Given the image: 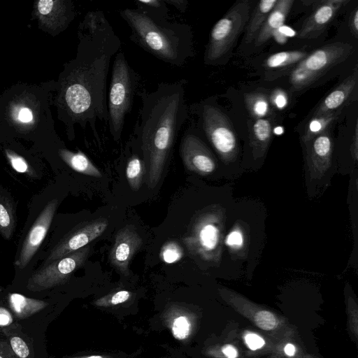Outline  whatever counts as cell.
<instances>
[{
	"mask_svg": "<svg viewBox=\"0 0 358 358\" xmlns=\"http://www.w3.org/2000/svg\"><path fill=\"white\" fill-rule=\"evenodd\" d=\"M58 205L57 199L49 200L29 227L16 253L14 264L17 269L27 267L41 247L53 222Z\"/></svg>",
	"mask_w": 358,
	"mask_h": 358,
	"instance_id": "obj_12",
	"label": "cell"
},
{
	"mask_svg": "<svg viewBox=\"0 0 358 358\" xmlns=\"http://www.w3.org/2000/svg\"><path fill=\"white\" fill-rule=\"evenodd\" d=\"M358 83V71L356 66L353 73L331 91L316 109L314 116L338 112L352 96Z\"/></svg>",
	"mask_w": 358,
	"mask_h": 358,
	"instance_id": "obj_18",
	"label": "cell"
},
{
	"mask_svg": "<svg viewBox=\"0 0 358 358\" xmlns=\"http://www.w3.org/2000/svg\"><path fill=\"white\" fill-rule=\"evenodd\" d=\"M171 330L174 336L178 339L185 338L190 330V323L185 316H178L174 319Z\"/></svg>",
	"mask_w": 358,
	"mask_h": 358,
	"instance_id": "obj_31",
	"label": "cell"
},
{
	"mask_svg": "<svg viewBox=\"0 0 358 358\" xmlns=\"http://www.w3.org/2000/svg\"><path fill=\"white\" fill-rule=\"evenodd\" d=\"M271 138L272 124L268 119H257L250 123V145L255 159L264 156L269 147Z\"/></svg>",
	"mask_w": 358,
	"mask_h": 358,
	"instance_id": "obj_20",
	"label": "cell"
},
{
	"mask_svg": "<svg viewBox=\"0 0 358 358\" xmlns=\"http://www.w3.org/2000/svg\"><path fill=\"white\" fill-rule=\"evenodd\" d=\"M251 8L250 1H237L211 29L204 62L213 64L224 56L247 24Z\"/></svg>",
	"mask_w": 358,
	"mask_h": 358,
	"instance_id": "obj_9",
	"label": "cell"
},
{
	"mask_svg": "<svg viewBox=\"0 0 358 358\" xmlns=\"http://www.w3.org/2000/svg\"><path fill=\"white\" fill-rule=\"evenodd\" d=\"M61 303L55 296L36 298L8 287L0 291V329L20 328L45 338L49 324L56 318Z\"/></svg>",
	"mask_w": 358,
	"mask_h": 358,
	"instance_id": "obj_4",
	"label": "cell"
},
{
	"mask_svg": "<svg viewBox=\"0 0 358 358\" xmlns=\"http://www.w3.org/2000/svg\"><path fill=\"white\" fill-rule=\"evenodd\" d=\"M295 347L291 343L287 344L285 347V354L288 356H293L295 353Z\"/></svg>",
	"mask_w": 358,
	"mask_h": 358,
	"instance_id": "obj_44",
	"label": "cell"
},
{
	"mask_svg": "<svg viewBox=\"0 0 358 358\" xmlns=\"http://www.w3.org/2000/svg\"><path fill=\"white\" fill-rule=\"evenodd\" d=\"M337 117L336 112L313 116L306 127L301 138L302 142L306 145L315 137L327 131Z\"/></svg>",
	"mask_w": 358,
	"mask_h": 358,
	"instance_id": "obj_24",
	"label": "cell"
},
{
	"mask_svg": "<svg viewBox=\"0 0 358 358\" xmlns=\"http://www.w3.org/2000/svg\"><path fill=\"white\" fill-rule=\"evenodd\" d=\"M306 146L309 175L313 179H320L331 165L333 142L329 131L315 137Z\"/></svg>",
	"mask_w": 358,
	"mask_h": 358,
	"instance_id": "obj_17",
	"label": "cell"
},
{
	"mask_svg": "<svg viewBox=\"0 0 358 358\" xmlns=\"http://www.w3.org/2000/svg\"><path fill=\"white\" fill-rule=\"evenodd\" d=\"M179 152L185 167L189 171L206 176L213 173L217 168L212 152L191 128L183 134Z\"/></svg>",
	"mask_w": 358,
	"mask_h": 358,
	"instance_id": "obj_13",
	"label": "cell"
},
{
	"mask_svg": "<svg viewBox=\"0 0 358 358\" xmlns=\"http://www.w3.org/2000/svg\"><path fill=\"white\" fill-rule=\"evenodd\" d=\"M18 119L23 122H29L33 120V115L28 108H22L18 113Z\"/></svg>",
	"mask_w": 358,
	"mask_h": 358,
	"instance_id": "obj_42",
	"label": "cell"
},
{
	"mask_svg": "<svg viewBox=\"0 0 358 358\" xmlns=\"http://www.w3.org/2000/svg\"><path fill=\"white\" fill-rule=\"evenodd\" d=\"M269 101L275 108L282 109L287 106L288 98L284 90L276 89L272 92Z\"/></svg>",
	"mask_w": 358,
	"mask_h": 358,
	"instance_id": "obj_35",
	"label": "cell"
},
{
	"mask_svg": "<svg viewBox=\"0 0 358 358\" xmlns=\"http://www.w3.org/2000/svg\"><path fill=\"white\" fill-rule=\"evenodd\" d=\"M56 2L52 0H41L38 3V9L41 14L47 15L52 12Z\"/></svg>",
	"mask_w": 358,
	"mask_h": 358,
	"instance_id": "obj_38",
	"label": "cell"
},
{
	"mask_svg": "<svg viewBox=\"0 0 358 358\" xmlns=\"http://www.w3.org/2000/svg\"><path fill=\"white\" fill-rule=\"evenodd\" d=\"M138 81V73L120 50L112 64L107 101L109 131L116 141L121 138L125 119L132 108Z\"/></svg>",
	"mask_w": 358,
	"mask_h": 358,
	"instance_id": "obj_5",
	"label": "cell"
},
{
	"mask_svg": "<svg viewBox=\"0 0 358 358\" xmlns=\"http://www.w3.org/2000/svg\"><path fill=\"white\" fill-rule=\"evenodd\" d=\"M0 358H14L6 336L0 331Z\"/></svg>",
	"mask_w": 358,
	"mask_h": 358,
	"instance_id": "obj_36",
	"label": "cell"
},
{
	"mask_svg": "<svg viewBox=\"0 0 358 358\" xmlns=\"http://www.w3.org/2000/svg\"><path fill=\"white\" fill-rule=\"evenodd\" d=\"M142 238L134 225L120 229L108 255L110 264L124 275H128L130 262L142 245Z\"/></svg>",
	"mask_w": 358,
	"mask_h": 358,
	"instance_id": "obj_14",
	"label": "cell"
},
{
	"mask_svg": "<svg viewBox=\"0 0 358 358\" xmlns=\"http://www.w3.org/2000/svg\"><path fill=\"white\" fill-rule=\"evenodd\" d=\"M80 43L67 77L64 100L72 122L90 125L99 139L97 121L108 123L107 78L121 40L103 11L90 10L79 27Z\"/></svg>",
	"mask_w": 358,
	"mask_h": 358,
	"instance_id": "obj_1",
	"label": "cell"
},
{
	"mask_svg": "<svg viewBox=\"0 0 358 358\" xmlns=\"http://www.w3.org/2000/svg\"><path fill=\"white\" fill-rule=\"evenodd\" d=\"M348 2V1L346 0L320 1L298 31V38L301 39H315L317 38L332 22L338 10Z\"/></svg>",
	"mask_w": 358,
	"mask_h": 358,
	"instance_id": "obj_15",
	"label": "cell"
},
{
	"mask_svg": "<svg viewBox=\"0 0 358 358\" xmlns=\"http://www.w3.org/2000/svg\"><path fill=\"white\" fill-rule=\"evenodd\" d=\"M131 294V293L127 290L117 291L109 296L99 299L98 303L102 304L117 305L127 301L130 298Z\"/></svg>",
	"mask_w": 358,
	"mask_h": 358,
	"instance_id": "obj_34",
	"label": "cell"
},
{
	"mask_svg": "<svg viewBox=\"0 0 358 358\" xmlns=\"http://www.w3.org/2000/svg\"><path fill=\"white\" fill-rule=\"evenodd\" d=\"M63 358H104L102 356L100 355H92V356H87V357H66Z\"/></svg>",
	"mask_w": 358,
	"mask_h": 358,
	"instance_id": "obj_45",
	"label": "cell"
},
{
	"mask_svg": "<svg viewBox=\"0 0 358 358\" xmlns=\"http://www.w3.org/2000/svg\"><path fill=\"white\" fill-rule=\"evenodd\" d=\"M17 225L16 205L11 194L0 185V234L10 240Z\"/></svg>",
	"mask_w": 358,
	"mask_h": 358,
	"instance_id": "obj_21",
	"label": "cell"
},
{
	"mask_svg": "<svg viewBox=\"0 0 358 358\" xmlns=\"http://www.w3.org/2000/svg\"><path fill=\"white\" fill-rule=\"evenodd\" d=\"M255 322L262 329L271 330L277 325L275 316L267 310H261L255 314Z\"/></svg>",
	"mask_w": 358,
	"mask_h": 358,
	"instance_id": "obj_32",
	"label": "cell"
},
{
	"mask_svg": "<svg viewBox=\"0 0 358 358\" xmlns=\"http://www.w3.org/2000/svg\"><path fill=\"white\" fill-rule=\"evenodd\" d=\"M350 152L353 159L356 162L358 159V124L356 123L355 132L352 139Z\"/></svg>",
	"mask_w": 358,
	"mask_h": 358,
	"instance_id": "obj_39",
	"label": "cell"
},
{
	"mask_svg": "<svg viewBox=\"0 0 358 358\" xmlns=\"http://www.w3.org/2000/svg\"><path fill=\"white\" fill-rule=\"evenodd\" d=\"M294 2V0H278L255 40L256 46L265 43L279 30L283 25Z\"/></svg>",
	"mask_w": 358,
	"mask_h": 358,
	"instance_id": "obj_19",
	"label": "cell"
},
{
	"mask_svg": "<svg viewBox=\"0 0 358 358\" xmlns=\"http://www.w3.org/2000/svg\"><path fill=\"white\" fill-rule=\"evenodd\" d=\"M145 173V164L138 153L132 154L127 162L125 173L129 187L134 191H138L142 184L143 178Z\"/></svg>",
	"mask_w": 358,
	"mask_h": 358,
	"instance_id": "obj_28",
	"label": "cell"
},
{
	"mask_svg": "<svg viewBox=\"0 0 358 358\" xmlns=\"http://www.w3.org/2000/svg\"><path fill=\"white\" fill-rule=\"evenodd\" d=\"M167 5H171L176 8L180 13H185L188 6L187 0H164Z\"/></svg>",
	"mask_w": 358,
	"mask_h": 358,
	"instance_id": "obj_41",
	"label": "cell"
},
{
	"mask_svg": "<svg viewBox=\"0 0 358 358\" xmlns=\"http://www.w3.org/2000/svg\"><path fill=\"white\" fill-rule=\"evenodd\" d=\"M308 55L304 50L282 51L273 54L265 60L268 69H280L299 63Z\"/></svg>",
	"mask_w": 358,
	"mask_h": 358,
	"instance_id": "obj_27",
	"label": "cell"
},
{
	"mask_svg": "<svg viewBox=\"0 0 358 358\" xmlns=\"http://www.w3.org/2000/svg\"><path fill=\"white\" fill-rule=\"evenodd\" d=\"M138 10L158 20H169L168 5L164 0H136Z\"/></svg>",
	"mask_w": 358,
	"mask_h": 358,
	"instance_id": "obj_29",
	"label": "cell"
},
{
	"mask_svg": "<svg viewBox=\"0 0 358 358\" xmlns=\"http://www.w3.org/2000/svg\"><path fill=\"white\" fill-rule=\"evenodd\" d=\"M350 29L352 34L355 38L358 37V8L355 9L351 13V17L350 20Z\"/></svg>",
	"mask_w": 358,
	"mask_h": 358,
	"instance_id": "obj_40",
	"label": "cell"
},
{
	"mask_svg": "<svg viewBox=\"0 0 358 358\" xmlns=\"http://www.w3.org/2000/svg\"><path fill=\"white\" fill-rule=\"evenodd\" d=\"M121 17L130 29L129 39L157 59L182 67L193 56L191 27L169 20H158L138 8H124Z\"/></svg>",
	"mask_w": 358,
	"mask_h": 358,
	"instance_id": "obj_3",
	"label": "cell"
},
{
	"mask_svg": "<svg viewBox=\"0 0 358 358\" xmlns=\"http://www.w3.org/2000/svg\"><path fill=\"white\" fill-rule=\"evenodd\" d=\"M278 0H262L255 7L245 27V43L255 41Z\"/></svg>",
	"mask_w": 358,
	"mask_h": 358,
	"instance_id": "obj_22",
	"label": "cell"
},
{
	"mask_svg": "<svg viewBox=\"0 0 358 358\" xmlns=\"http://www.w3.org/2000/svg\"><path fill=\"white\" fill-rule=\"evenodd\" d=\"M224 243L231 255L241 257L246 254L248 237L245 228L236 223L224 238Z\"/></svg>",
	"mask_w": 358,
	"mask_h": 358,
	"instance_id": "obj_25",
	"label": "cell"
},
{
	"mask_svg": "<svg viewBox=\"0 0 358 358\" xmlns=\"http://www.w3.org/2000/svg\"><path fill=\"white\" fill-rule=\"evenodd\" d=\"M224 229V210L215 206L194 218L182 241L191 255L217 265L222 258Z\"/></svg>",
	"mask_w": 358,
	"mask_h": 358,
	"instance_id": "obj_6",
	"label": "cell"
},
{
	"mask_svg": "<svg viewBox=\"0 0 358 358\" xmlns=\"http://www.w3.org/2000/svg\"><path fill=\"white\" fill-rule=\"evenodd\" d=\"M194 113L199 114L202 129L220 159L225 164L234 162L238 153L236 133L228 118L218 107L204 102Z\"/></svg>",
	"mask_w": 358,
	"mask_h": 358,
	"instance_id": "obj_10",
	"label": "cell"
},
{
	"mask_svg": "<svg viewBox=\"0 0 358 358\" xmlns=\"http://www.w3.org/2000/svg\"><path fill=\"white\" fill-rule=\"evenodd\" d=\"M245 340L248 346L253 350L261 348L264 345V339L255 334L246 335Z\"/></svg>",
	"mask_w": 358,
	"mask_h": 358,
	"instance_id": "obj_37",
	"label": "cell"
},
{
	"mask_svg": "<svg viewBox=\"0 0 358 358\" xmlns=\"http://www.w3.org/2000/svg\"><path fill=\"white\" fill-rule=\"evenodd\" d=\"M60 155L64 162L75 171L94 178L102 177L99 169L83 152L62 150Z\"/></svg>",
	"mask_w": 358,
	"mask_h": 358,
	"instance_id": "obj_23",
	"label": "cell"
},
{
	"mask_svg": "<svg viewBox=\"0 0 358 358\" xmlns=\"http://www.w3.org/2000/svg\"><path fill=\"white\" fill-rule=\"evenodd\" d=\"M6 336L14 358H50L45 338L31 335L20 328L0 329Z\"/></svg>",
	"mask_w": 358,
	"mask_h": 358,
	"instance_id": "obj_16",
	"label": "cell"
},
{
	"mask_svg": "<svg viewBox=\"0 0 358 358\" xmlns=\"http://www.w3.org/2000/svg\"><path fill=\"white\" fill-rule=\"evenodd\" d=\"M184 256V251L180 245L176 241H170L165 243L159 252L160 259L166 264L179 262Z\"/></svg>",
	"mask_w": 358,
	"mask_h": 358,
	"instance_id": "obj_30",
	"label": "cell"
},
{
	"mask_svg": "<svg viewBox=\"0 0 358 358\" xmlns=\"http://www.w3.org/2000/svg\"><path fill=\"white\" fill-rule=\"evenodd\" d=\"M90 252V247L86 245L45 266H39L24 281L8 287L33 297H50V292L52 289L66 283L84 264Z\"/></svg>",
	"mask_w": 358,
	"mask_h": 358,
	"instance_id": "obj_7",
	"label": "cell"
},
{
	"mask_svg": "<svg viewBox=\"0 0 358 358\" xmlns=\"http://www.w3.org/2000/svg\"><path fill=\"white\" fill-rule=\"evenodd\" d=\"M7 156L10 161L11 166L17 172L20 173H25L32 177L36 176V175L31 172L29 164L22 157H20L11 152H8Z\"/></svg>",
	"mask_w": 358,
	"mask_h": 358,
	"instance_id": "obj_33",
	"label": "cell"
},
{
	"mask_svg": "<svg viewBox=\"0 0 358 358\" xmlns=\"http://www.w3.org/2000/svg\"><path fill=\"white\" fill-rule=\"evenodd\" d=\"M108 226V221L103 217L79 223L47 249L40 266L84 248L100 236Z\"/></svg>",
	"mask_w": 358,
	"mask_h": 358,
	"instance_id": "obj_11",
	"label": "cell"
},
{
	"mask_svg": "<svg viewBox=\"0 0 358 358\" xmlns=\"http://www.w3.org/2000/svg\"><path fill=\"white\" fill-rule=\"evenodd\" d=\"M222 352L228 358H236L238 355L237 350L230 345H226L222 348Z\"/></svg>",
	"mask_w": 358,
	"mask_h": 358,
	"instance_id": "obj_43",
	"label": "cell"
},
{
	"mask_svg": "<svg viewBox=\"0 0 358 358\" xmlns=\"http://www.w3.org/2000/svg\"><path fill=\"white\" fill-rule=\"evenodd\" d=\"M246 108L254 120L265 118L271 112L269 98L265 94L250 92L244 94Z\"/></svg>",
	"mask_w": 358,
	"mask_h": 358,
	"instance_id": "obj_26",
	"label": "cell"
},
{
	"mask_svg": "<svg viewBox=\"0 0 358 358\" xmlns=\"http://www.w3.org/2000/svg\"><path fill=\"white\" fill-rule=\"evenodd\" d=\"M185 84V80L162 82L155 90L139 94L141 106L131 138L142 155L150 188L159 181L178 133L189 117Z\"/></svg>",
	"mask_w": 358,
	"mask_h": 358,
	"instance_id": "obj_2",
	"label": "cell"
},
{
	"mask_svg": "<svg viewBox=\"0 0 358 358\" xmlns=\"http://www.w3.org/2000/svg\"><path fill=\"white\" fill-rule=\"evenodd\" d=\"M354 52L352 45L336 42L324 45L302 59L290 74L289 82L294 90H303L334 66L343 62Z\"/></svg>",
	"mask_w": 358,
	"mask_h": 358,
	"instance_id": "obj_8",
	"label": "cell"
}]
</instances>
